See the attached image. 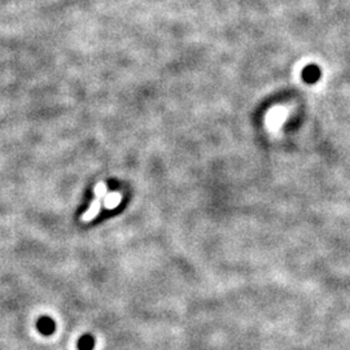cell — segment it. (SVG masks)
<instances>
[{
	"label": "cell",
	"mask_w": 350,
	"mask_h": 350,
	"mask_svg": "<svg viewBox=\"0 0 350 350\" xmlns=\"http://www.w3.org/2000/svg\"><path fill=\"white\" fill-rule=\"evenodd\" d=\"M320 78V69L316 65H309L302 71V79L306 83H315Z\"/></svg>",
	"instance_id": "cell-3"
},
{
	"label": "cell",
	"mask_w": 350,
	"mask_h": 350,
	"mask_svg": "<svg viewBox=\"0 0 350 350\" xmlns=\"http://www.w3.org/2000/svg\"><path fill=\"white\" fill-rule=\"evenodd\" d=\"M105 208L106 209H113L116 208L118 204H120V201L122 200V195L120 194V192H113V194H109V195H105Z\"/></svg>",
	"instance_id": "cell-4"
},
{
	"label": "cell",
	"mask_w": 350,
	"mask_h": 350,
	"mask_svg": "<svg viewBox=\"0 0 350 350\" xmlns=\"http://www.w3.org/2000/svg\"><path fill=\"white\" fill-rule=\"evenodd\" d=\"M37 327L38 330H39V332L42 333V335H46V336L52 335V333L55 332V330H56V325H55L53 320H52L51 318H48V316H42V318L38 320Z\"/></svg>",
	"instance_id": "cell-2"
},
{
	"label": "cell",
	"mask_w": 350,
	"mask_h": 350,
	"mask_svg": "<svg viewBox=\"0 0 350 350\" xmlns=\"http://www.w3.org/2000/svg\"><path fill=\"white\" fill-rule=\"evenodd\" d=\"M95 195H96V199L91 202L90 205V209L86 211L85 214L82 216V222H90L95 218V217L99 214L100 209H101V200L105 197L106 195V184L105 182H99L95 187Z\"/></svg>",
	"instance_id": "cell-1"
},
{
	"label": "cell",
	"mask_w": 350,
	"mask_h": 350,
	"mask_svg": "<svg viewBox=\"0 0 350 350\" xmlns=\"http://www.w3.org/2000/svg\"><path fill=\"white\" fill-rule=\"evenodd\" d=\"M95 346V339L91 335H85L78 341V349L79 350H92Z\"/></svg>",
	"instance_id": "cell-5"
}]
</instances>
